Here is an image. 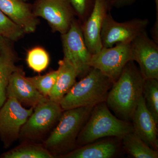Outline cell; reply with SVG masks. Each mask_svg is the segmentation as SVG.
Wrapping results in <instances>:
<instances>
[{"label": "cell", "instance_id": "1", "mask_svg": "<svg viewBox=\"0 0 158 158\" xmlns=\"http://www.w3.org/2000/svg\"><path fill=\"white\" fill-rule=\"evenodd\" d=\"M144 81L135 62L130 61L113 82L106 101L108 108L117 118L131 122L143 96Z\"/></svg>", "mask_w": 158, "mask_h": 158}, {"label": "cell", "instance_id": "2", "mask_svg": "<svg viewBox=\"0 0 158 158\" xmlns=\"http://www.w3.org/2000/svg\"><path fill=\"white\" fill-rule=\"evenodd\" d=\"M133 132L131 122L117 118L111 112L106 102H102L92 109L78 136L77 148L103 138L121 139L125 135Z\"/></svg>", "mask_w": 158, "mask_h": 158}, {"label": "cell", "instance_id": "3", "mask_svg": "<svg viewBox=\"0 0 158 158\" xmlns=\"http://www.w3.org/2000/svg\"><path fill=\"white\" fill-rule=\"evenodd\" d=\"M94 106L63 111L58 124L43 145L55 156H60L76 148L78 136Z\"/></svg>", "mask_w": 158, "mask_h": 158}, {"label": "cell", "instance_id": "4", "mask_svg": "<svg viewBox=\"0 0 158 158\" xmlns=\"http://www.w3.org/2000/svg\"><path fill=\"white\" fill-rule=\"evenodd\" d=\"M113 81L97 69L91 67L87 74L76 83L59 103L63 111L95 106L106 102Z\"/></svg>", "mask_w": 158, "mask_h": 158}, {"label": "cell", "instance_id": "5", "mask_svg": "<svg viewBox=\"0 0 158 158\" xmlns=\"http://www.w3.org/2000/svg\"><path fill=\"white\" fill-rule=\"evenodd\" d=\"M63 111L59 103L49 99L37 105L22 127L19 138L31 142L40 140L59 121Z\"/></svg>", "mask_w": 158, "mask_h": 158}, {"label": "cell", "instance_id": "6", "mask_svg": "<svg viewBox=\"0 0 158 158\" xmlns=\"http://www.w3.org/2000/svg\"><path fill=\"white\" fill-rule=\"evenodd\" d=\"M62 40L64 58L74 66L78 77H85L91 68L89 63L92 54L85 44L81 23L75 18L68 31L62 34Z\"/></svg>", "mask_w": 158, "mask_h": 158}, {"label": "cell", "instance_id": "7", "mask_svg": "<svg viewBox=\"0 0 158 158\" xmlns=\"http://www.w3.org/2000/svg\"><path fill=\"white\" fill-rule=\"evenodd\" d=\"M149 23L147 19L140 18L118 22L109 11L102 27V45L103 47L110 48L119 43L130 44L139 34L146 31Z\"/></svg>", "mask_w": 158, "mask_h": 158}, {"label": "cell", "instance_id": "8", "mask_svg": "<svg viewBox=\"0 0 158 158\" xmlns=\"http://www.w3.org/2000/svg\"><path fill=\"white\" fill-rule=\"evenodd\" d=\"M34 107L26 109L13 98H7L0 108V137L6 148L19 138L21 129Z\"/></svg>", "mask_w": 158, "mask_h": 158}, {"label": "cell", "instance_id": "9", "mask_svg": "<svg viewBox=\"0 0 158 158\" xmlns=\"http://www.w3.org/2000/svg\"><path fill=\"white\" fill-rule=\"evenodd\" d=\"M131 43L116 44L112 47H103L98 52L92 55L89 65L112 79L116 81L126 65L132 61Z\"/></svg>", "mask_w": 158, "mask_h": 158}, {"label": "cell", "instance_id": "10", "mask_svg": "<svg viewBox=\"0 0 158 158\" xmlns=\"http://www.w3.org/2000/svg\"><path fill=\"white\" fill-rule=\"evenodd\" d=\"M32 9L36 17L44 19L61 34L68 31L76 15L69 0H36Z\"/></svg>", "mask_w": 158, "mask_h": 158}, {"label": "cell", "instance_id": "11", "mask_svg": "<svg viewBox=\"0 0 158 158\" xmlns=\"http://www.w3.org/2000/svg\"><path fill=\"white\" fill-rule=\"evenodd\" d=\"M132 61L139 65L144 80H158V43L148 37L146 31L141 33L131 43Z\"/></svg>", "mask_w": 158, "mask_h": 158}, {"label": "cell", "instance_id": "12", "mask_svg": "<svg viewBox=\"0 0 158 158\" xmlns=\"http://www.w3.org/2000/svg\"><path fill=\"white\" fill-rule=\"evenodd\" d=\"M111 8L110 0H95L90 15L81 24L85 44L92 55L98 52L103 47L101 38L102 27Z\"/></svg>", "mask_w": 158, "mask_h": 158}, {"label": "cell", "instance_id": "13", "mask_svg": "<svg viewBox=\"0 0 158 158\" xmlns=\"http://www.w3.org/2000/svg\"><path fill=\"white\" fill-rule=\"evenodd\" d=\"M7 98H13L22 105L35 106L47 101L49 98L40 93L26 77L21 69L10 77L7 88Z\"/></svg>", "mask_w": 158, "mask_h": 158}, {"label": "cell", "instance_id": "14", "mask_svg": "<svg viewBox=\"0 0 158 158\" xmlns=\"http://www.w3.org/2000/svg\"><path fill=\"white\" fill-rule=\"evenodd\" d=\"M97 140L60 156L63 158H112L121 149V139L114 137Z\"/></svg>", "mask_w": 158, "mask_h": 158}, {"label": "cell", "instance_id": "15", "mask_svg": "<svg viewBox=\"0 0 158 158\" xmlns=\"http://www.w3.org/2000/svg\"><path fill=\"white\" fill-rule=\"evenodd\" d=\"M131 122L133 132L149 147L158 151L157 124L146 108L143 96L139 100Z\"/></svg>", "mask_w": 158, "mask_h": 158}, {"label": "cell", "instance_id": "16", "mask_svg": "<svg viewBox=\"0 0 158 158\" xmlns=\"http://www.w3.org/2000/svg\"><path fill=\"white\" fill-rule=\"evenodd\" d=\"M0 10L25 33H33L36 30L38 20L31 4L21 0H0Z\"/></svg>", "mask_w": 158, "mask_h": 158}, {"label": "cell", "instance_id": "17", "mask_svg": "<svg viewBox=\"0 0 158 158\" xmlns=\"http://www.w3.org/2000/svg\"><path fill=\"white\" fill-rule=\"evenodd\" d=\"M11 41L0 37V108L7 99V88L10 77L21 69L16 65L17 58Z\"/></svg>", "mask_w": 158, "mask_h": 158}, {"label": "cell", "instance_id": "18", "mask_svg": "<svg viewBox=\"0 0 158 158\" xmlns=\"http://www.w3.org/2000/svg\"><path fill=\"white\" fill-rule=\"evenodd\" d=\"M56 81L48 96L50 100L59 103L76 83L78 73L74 66L63 58L59 62Z\"/></svg>", "mask_w": 158, "mask_h": 158}, {"label": "cell", "instance_id": "19", "mask_svg": "<svg viewBox=\"0 0 158 158\" xmlns=\"http://www.w3.org/2000/svg\"><path fill=\"white\" fill-rule=\"evenodd\" d=\"M121 141L123 149L133 157L158 158V151L149 147L135 133L126 134L122 137Z\"/></svg>", "mask_w": 158, "mask_h": 158}, {"label": "cell", "instance_id": "20", "mask_svg": "<svg viewBox=\"0 0 158 158\" xmlns=\"http://www.w3.org/2000/svg\"><path fill=\"white\" fill-rule=\"evenodd\" d=\"M4 158H53L55 156L43 144L25 141L2 156Z\"/></svg>", "mask_w": 158, "mask_h": 158}, {"label": "cell", "instance_id": "21", "mask_svg": "<svg viewBox=\"0 0 158 158\" xmlns=\"http://www.w3.org/2000/svg\"><path fill=\"white\" fill-rule=\"evenodd\" d=\"M143 97L146 108L152 114L157 124L158 123V80H145L143 86Z\"/></svg>", "mask_w": 158, "mask_h": 158}, {"label": "cell", "instance_id": "22", "mask_svg": "<svg viewBox=\"0 0 158 158\" xmlns=\"http://www.w3.org/2000/svg\"><path fill=\"white\" fill-rule=\"evenodd\" d=\"M49 61L48 53L42 48H34L28 52L27 63L29 67L36 72L40 73L45 70Z\"/></svg>", "mask_w": 158, "mask_h": 158}, {"label": "cell", "instance_id": "23", "mask_svg": "<svg viewBox=\"0 0 158 158\" xmlns=\"http://www.w3.org/2000/svg\"><path fill=\"white\" fill-rule=\"evenodd\" d=\"M58 74L57 69L44 75L36 76L27 78L40 93L48 98L56 81Z\"/></svg>", "mask_w": 158, "mask_h": 158}, {"label": "cell", "instance_id": "24", "mask_svg": "<svg viewBox=\"0 0 158 158\" xmlns=\"http://www.w3.org/2000/svg\"><path fill=\"white\" fill-rule=\"evenodd\" d=\"M25 33L22 29L0 10V37L15 41L21 38Z\"/></svg>", "mask_w": 158, "mask_h": 158}, {"label": "cell", "instance_id": "25", "mask_svg": "<svg viewBox=\"0 0 158 158\" xmlns=\"http://www.w3.org/2000/svg\"><path fill=\"white\" fill-rule=\"evenodd\" d=\"M80 19L81 24L88 19L94 7L95 0H69Z\"/></svg>", "mask_w": 158, "mask_h": 158}, {"label": "cell", "instance_id": "26", "mask_svg": "<svg viewBox=\"0 0 158 158\" xmlns=\"http://www.w3.org/2000/svg\"><path fill=\"white\" fill-rule=\"evenodd\" d=\"M136 0H110L111 6L117 9L131 6L136 2Z\"/></svg>", "mask_w": 158, "mask_h": 158}, {"label": "cell", "instance_id": "27", "mask_svg": "<svg viewBox=\"0 0 158 158\" xmlns=\"http://www.w3.org/2000/svg\"><path fill=\"white\" fill-rule=\"evenodd\" d=\"M156 3L157 9H158V0H156Z\"/></svg>", "mask_w": 158, "mask_h": 158}, {"label": "cell", "instance_id": "28", "mask_svg": "<svg viewBox=\"0 0 158 158\" xmlns=\"http://www.w3.org/2000/svg\"><path fill=\"white\" fill-rule=\"evenodd\" d=\"M21 1H23V2H27L28 1H29V0H21Z\"/></svg>", "mask_w": 158, "mask_h": 158}]
</instances>
